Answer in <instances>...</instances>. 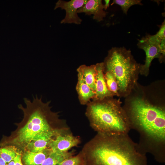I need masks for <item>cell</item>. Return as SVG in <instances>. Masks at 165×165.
Wrapping results in <instances>:
<instances>
[{"label":"cell","mask_w":165,"mask_h":165,"mask_svg":"<svg viewBox=\"0 0 165 165\" xmlns=\"http://www.w3.org/2000/svg\"><path fill=\"white\" fill-rule=\"evenodd\" d=\"M97 72L96 77L95 96L93 101L101 100L114 95L108 89L104 75L103 62L96 65Z\"/></svg>","instance_id":"9"},{"label":"cell","mask_w":165,"mask_h":165,"mask_svg":"<svg viewBox=\"0 0 165 165\" xmlns=\"http://www.w3.org/2000/svg\"><path fill=\"white\" fill-rule=\"evenodd\" d=\"M53 152L50 148L38 152L25 151L21 154L22 163L23 165H42Z\"/></svg>","instance_id":"11"},{"label":"cell","mask_w":165,"mask_h":165,"mask_svg":"<svg viewBox=\"0 0 165 165\" xmlns=\"http://www.w3.org/2000/svg\"><path fill=\"white\" fill-rule=\"evenodd\" d=\"M21 154L18 153L14 159L15 165H23L21 161Z\"/></svg>","instance_id":"21"},{"label":"cell","mask_w":165,"mask_h":165,"mask_svg":"<svg viewBox=\"0 0 165 165\" xmlns=\"http://www.w3.org/2000/svg\"><path fill=\"white\" fill-rule=\"evenodd\" d=\"M104 78L108 90L114 95L119 96L118 85L114 74L110 71L105 72Z\"/></svg>","instance_id":"16"},{"label":"cell","mask_w":165,"mask_h":165,"mask_svg":"<svg viewBox=\"0 0 165 165\" xmlns=\"http://www.w3.org/2000/svg\"><path fill=\"white\" fill-rule=\"evenodd\" d=\"M84 159L81 151L75 156H72L63 160L57 165H84Z\"/></svg>","instance_id":"18"},{"label":"cell","mask_w":165,"mask_h":165,"mask_svg":"<svg viewBox=\"0 0 165 165\" xmlns=\"http://www.w3.org/2000/svg\"><path fill=\"white\" fill-rule=\"evenodd\" d=\"M141 0H114L111 5L116 4L120 6L123 13L127 14L129 8L135 5H142Z\"/></svg>","instance_id":"19"},{"label":"cell","mask_w":165,"mask_h":165,"mask_svg":"<svg viewBox=\"0 0 165 165\" xmlns=\"http://www.w3.org/2000/svg\"><path fill=\"white\" fill-rule=\"evenodd\" d=\"M81 70L83 79L86 83L95 92L96 90L97 73L95 65L86 66L82 65L79 67Z\"/></svg>","instance_id":"13"},{"label":"cell","mask_w":165,"mask_h":165,"mask_svg":"<svg viewBox=\"0 0 165 165\" xmlns=\"http://www.w3.org/2000/svg\"><path fill=\"white\" fill-rule=\"evenodd\" d=\"M24 100L25 106L18 105L23 114L22 119L15 123L17 128L9 136H3L0 147H12L21 154L33 140L44 137L54 138L70 131L65 120L60 118L59 112L52 110L50 101L44 102L42 97L37 95L32 100Z\"/></svg>","instance_id":"1"},{"label":"cell","mask_w":165,"mask_h":165,"mask_svg":"<svg viewBox=\"0 0 165 165\" xmlns=\"http://www.w3.org/2000/svg\"><path fill=\"white\" fill-rule=\"evenodd\" d=\"M160 43L150 35H146L139 41L138 46L145 51L146 56L145 64L141 65L140 71L141 74L145 76L148 75L151 63L154 58H158L161 61L163 60L164 56L162 53Z\"/></svg>","instance_id":"6"},{"label":"cell","mask_w":165,"mask_h":165,"mask_svg":"<svg viewBox=\"0 0 165 165\" xmlns=\"http://www.w3.org/2000/svg\"><path fill=\"white\" fill-rule=\"evenodd\" d=\"M84 165H148L145 154L138 150L128 134H97L81 151Z\"/></svg>","instance_id":"3"},{"label":"cell","mask_w":165,"mask_h":165,"mask_svg":"<svg viewBox=\"0 0 165 165\" xmlns=\"http://www.w3.org/2000/svg\"><path fill=\"white\" fill-rule=\"evenodd\" d=\"M105 4L104 5V6L105 7V9L106 10L109 6L110 0H105Z\"/></svg>","instance_id":"22"},{"label":"cell","mask_w":165,"mask_h":165,"mask_svg":"<svg viewBox=\"0 0 165 165\" xmlns=\"http://www.w3.org/2000/svg\"><path fill=\"white\" fill-rule=\"evenodd\" d=\"M165 20L162 24L158 31L154 35H152L153 39L161 43L163 39L165 38Z\"/></svg>","instance_id":"20"},{"label":"cell","mask_w":165,"mask_h":165,"mask_svg":"<svg viewBox=\"0 0 165 165\" xmlns=\"http://www.w3.org/2000/svg\"><path fill=\"white\" fill-rule=\"evenodd\" d=\"M87 1L86 0H72L68 2L58 0L56 3L54 9L61 8L65 10L66 12L65 17L61 21V23L81 24L82 20L78 16L77 11L83 6Z\"/></svg>","instance_id":"7"},{"label":"cell","mask_w":165,"mask_h":165,"mask_svg":"<svg viewBox=\"0 0 165 165\" xmlns=\"http://www.w3.org/2000/svg\"><path fill=\"white\" fill-rule=\"evenodd\" d=\"M54 138L44 137L33 140L29 143L24 151H27L34 152H38L46 149L50 148V141Z\"/></svg>","instance_id":"14"},{"label":"cell","mask_w":165,"mask_h":165,"mask_svg":"<svg viewBox=\"0 0 165 165\" xmlns=\"http://www.w3.org/2000/svg\"><path fill=\"white\" fill-rule=\"evenodd\" d=\"M0 165H7V163L0 157Z\"/></svg>","instance_id":"23"},{"label":"cell","mask_w":165,"mask_h":165,"mask_svg":"<svg viewBox=\"0 0 165 165\" xmlns=\"http://www.w3.org/2000/svg\"><path fill=\"white\" fill-rule=\"evenodd\" d=\"M130 129L137 131V143L141 153L151 154L157 162H165V109L141 97L135 98L123 107Z\"/></svg>","instance_id":"2"},{"label":"cell","mask_w":165,"mask_h":165,"mask_svg":"<svg viewBox=\"0 0 165 165\" xmlns=\"http://www.w3.org/2000/svg\"><path fill=\"white\" fill-rule=\"evenodd\" d=\"M103 63L104 72L110 71L116 78L119 96L128 94L137 82L141 66L130 50L124 47H113L108 51Z\"/></svg>","instance_id":"5"},{"label":"cell","mask_w":165,"mask_h":165,"mask_svg":"<svg viewBox=\"0 0 165 165\" xmlns=\"http://www.w3.org/2000/svg\"><path fill=\"white\" fill-rule=\"evenodd\" d=\"M74 154L73 151L65 153L53 152L45 159L42 165H57L64 160Z\"/></svg>","instance_id":"15"},{"label":"cell","mask_w":165,"mask_h":165,"mask_svg":"<svg viewBox=\"0 0 165 165\" xmlns=\"http://www.w3.org/2000/svg\"><path fill=\"white\" fill-rule=\"evenodd\" d=\"M106 98L89 102L86 115L97 133L111 135L128 134L131 130L128 118L119 100Z\"/></svg>","instance_id":"4"},{"label":"cell","mask_w":165,"mask_h":165,"mask_svg":"<svg viewBox=\"0 0 165 165\" xmlns=\"http://www.w3.org/2000/svg\"><path fill=\"white\" fill-rule=\"evenodd\" d=\"M77 70L78 72V81L76 90L78 94L79 100L81 104H87L90 99H94L95 93L84 80L80 69L79 68Z\"/></svg>","instance_id":"12"},{"label":"cell","mask_w":165,"mask_h":165,"mask_svg":"<svg viewBox=\"0 0 165 165\" xmlns=\"http://www.w3.org/2000/svg\"><path fill=\"white\" fill-rule=\"evenodd\" d=\"M81 142L79 137L75 136L69 131L58 135L53 138L50 148L54 152L65 153L72 148L77 147Z\"/></svg>","instance_id":"8"},{"label":"cell","mask_w":165,"mask_h":165,"mask_svg":"<svg viewBox=\"0 0 165 165\" xmlns=\"http://www.w3.org/2000/svg\"><path fill=\"white\" fill-rule=\"evenodd\" d=\"M18 153L16 150L12 147H0V157L7 163L14 160Z\"/></svg>","instance_id":"17"},{"label":"cell","mask_w":165,"mask_h":165,"mask_svg":"<svg viewBox=\"0 0 165 165\" xmlns=\"http://www.w3.org/2000/svg\"><path fill=\"white\" fill-rule=\"evenodd\" d=\"M105 9L104 5L101 0H88L82 7L77 11V13H84L86 15H94L93 19L100 22L105 17L107 13L103 10Z\"/></svg>","instance_id":"10"},{"label":"cell","mask_w":165,"mask_h":165,"mask_svg":"<svg viewBox=\"0 0 165 165\" xmlns=\"http://www.w3.org/2000/svg\"><path fill=\"white\" fill-rule=\"evenodd\" d=\"M7 165H15L14 160H12L7 163Z\"/></svg>","instance_id":"24"}]
</instances>
